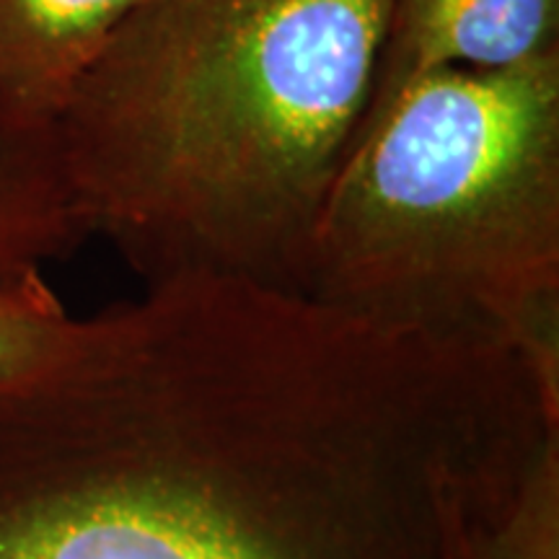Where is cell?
Here are the masks:
<instances>
[{"mask_svg": "<svg viewBox=\"0 0 559 559\" xmlns=\"http://www.w3.org/2000/svg\"><path fill=\"white\" fill-rule=\"evenodd\" d=\"M88 236L58 122L0 115V285L39 277Z\"/></svg>", "mask_w": 559, "mask_h": 559, "instance_id": "8992f818", "label": "cell"}, {"mask_svg": "<svg viewBox=\"0 0 559 559\" xmlns=\"http://www.w3.org/2000/svg\"><path fill=\"white\" fill-rule=\"evenodd\" d=\"M559 50V0H394L370 109L432 70H508Z\"/></svg>", "mask_w": 559, "mask_h": 559, "instance_id": "277c9868", "label": "cell"}, {"mask_svg": "<svg viewBox=\"0 0 559 559\" xmlns=\"http://www.w3.org/2000/svg\"><path fill=\"white\" fill-rule=\"evenodd\" d=\"M551 445L506 345L174 277L0 379V559H479Z\"/></svg>", "mask_w": 559, "mask_h": 559, "instance_id": "6da1fadb", "label": "cell"}, {"mask_svg": "<svg viewBox=\"0 0 559 559\" xmlns=\"http://www.w3.org/2000/svg\"><path fill=\"white\" fill-rule=\"evenodd\" d=\"M394 0H143L58 115L91 236L145 285L306 293Z\"/></svg>", "mask_w": 559, "mask_h": 559, "instance_id": "7a4b0ae2", "label": "cell"}, {"mask_svg": "<svg viewBox=\"0 0 559 559\" xmlns=\"http://www.w3.org/2000/svg\"><path fill=\"white\" fill-rule=\"evenodd\" d=\"M306 293L559 370V50L432 70L370 109L313 234Z\"/></svg>", "mask_w": 559, "mask_h": 559, "instance_id": "3957f363", "label": "cell"}, {"mask_svg": "<svg viewBox=\"0 0 559 559\" xmlns=\"http://www.w3.org/2000/svg\"><path fill=\"white\" fill-rule=\"evenodd\" d=\"M143 0H0V115L58 120Z\"/></svg>", "mask_w": 559, "mask_h": 559, "instance_id": "5b68a950", "label": "cell"}, {"mask_svg": "<svg viewBox=\"0 0 559 559\" xmlns=\"http://www.w3.org/2000/svg\"><path fill=\"white\" fill-rule=\"evenodd\" d=\"M479 559H559V445L544 453L489 531Z\"/></svg>", "mask_w": 559, "mask_h": 559, "instance_id": "52a82bcc", "label": "cell"}, {"mask_svg": "<svg viewBox=\"0 0 559 559\" xmlns=\"http://www.w3.org/2000/svg\"><path fill=\"white\" fill-rule=\"evenodd\" d=\"M73 324L45 275L0 285V379L37 366Z\"/></svg>", "mask_w": 559, "mask_h": 559, "instance_id": "ba28073f", "label": "cell"}]
</instances>
